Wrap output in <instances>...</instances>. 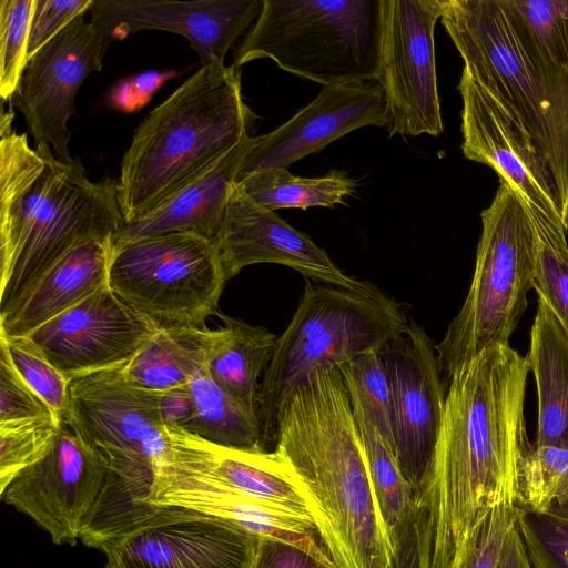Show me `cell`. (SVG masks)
Wrapping results in <instances>:
<instances>
[{
	"instance_id": "cell-1",
	"label": "cell",
	"mask_w": 568,
	"mask_h": 568,
	"mask_svg": "<svg viewBox=\"0 0 568 568\" xmlns=\"http://www.w3.org/2000/svg\"><path fill=\"white\" fill-rule=\"evenodd\" d=\"M528 373L526 356L494 345L449 378L427 490L432 568H452L468 531L490 508L517 505L532 448L525 416Z\"/></svg>"
},
{
	"instance_id": "cell-2",
	"label": "cell",
	"mask_w": 568,
	"mask_h": 568,
	"mask_svg": "<svg viewBox=\"0 0 568 568\" xmlns=\"http://www.w3.org/2000/svg\"><path fill=\"white\" fill-rule=\"evenodd\" d=\"M0 119V320L68 251L91 240H113L124 223L116 180L91 181L79 159L62 162L50 148H32Z\"/></svg>"
},
{
	"instance_id": "cell-3",
	"label": "cell",
	"mask_w": 568,
	"mask_h": 568,
	"mask_svg": "<svg viewBox=\"0 0 568 568\" xmlns=\"http://www.w3.org/2000/svg\"><path fill=\"white\" fill-rule=\"evenodd\" d=\"M274 445L302 485L335 567L386 568L390 538L338 367L291 394L277 414Z\"/></svg>"
},
{
	"instance_id": "cell-4",
	"label": "cell",
	"mask_w": 568,
	"mask_h": 568,
	"mask_svg": "<svg viewBox=\"0 0 568 568\" xmlns=\"http://www.w3.org/2000/svg\"><path fill=\"white\" fill-rule=\"evenodd\" d=\"M255 121L243 100L240 69L221 61L201 65L133 134L116 180L124 222L202 175L250 134Z\"/></svg>"
},
{
	"instance_id": "cell-5",
	"label": "cell",
	"mask_w": 568,
	"mask_h": 568,
	"mask_svg": "<svg viewBox=\"0 0 568 568\" xmlns=\"http://www.w3.org/2000/svg\"><path fill=\"white\" fill-rule=\"evenodd\" d=\"M440 20L464 68L549 165L568 220V72L539 49L507 0H443Z\"/></svg>"
},
{
	"instance_id": "cell-6",
	"label": "cell",
	"mask_w": 568,
	"mask_h": 568,
	"mask_svg": "<svg viewBox=\"0 0 568 568\" xmlns=\"http://www.w3.org/2000/svg\"><path fill=\"white\" fill-rule=\"evenodd\" d=\"M404 306L377 287L361 292L307 281L260 383L257 422L265 450L275 442L277 414L314 374L369 351H381L408 327Z\"/></svg>"
},
{
	"instance_id": "cell-7",
	"label": "cell",
	"mask_w": 568,
	"mask_h": 568,
	"mask_svg": "<svg viewBox=\"0 0 568 568\" xmlns=\"http://www.w3.org/2000/svg\"><path fill=\"white\" fill-rule=\"evenodd\" d=\"M109 473L80 534L105 568H253L261 536L197 511L155 506Z\"/></svg>"
},
{
	"instance_id": "cell-8",
	"label": "cell",
	"mask_w": 568,
	"mask_h": 568,
	"mask_svg": "<svg viewBox=\"0 0 568 568\" xmlns=\"http://www.w3.org/2000/svg\"><path fill=\"white\" fill-rule=\"evenodd\" d=\"M383 0H264L233 65L268 58L323 87L377 80Z\"/></svg>"
},
{
	"instance_id": "cell-9",
	"label": "cell",
	"mask_w": 568,
	"mask_h": 568,
	"mask_svg": "<svg viewBox=\"0 0 568 568\" xmlns=\"http://www.w3.org/2000/svg\"><path fill=\"white\" fill-rule=\"evenodd\" d=\"M480 219L481 234L468 293L436 344L448 379L486 348L509 345L534 288L535 235L519 194L499 179Z\"/></svg>"
},
{
	"instance_id": "cell-10",
	"label": "cell",
	"mask_w": 568,
	"mask_h": 568,
	"mask_svg": "<svg viewBox=\"0 0 568 568\" xmlns=\"http://www.w3.org/2000/svg\"><path fill=\"white\" fill-rule=\"evenodd\" d=\"M225 282L217 245L187 232L114 248L108 277L120 298L160 327L206 326Z\"/></svg>"
},
{
	"instance_id": "cell-11",
	"label": "cell",
	"mask_w": 568,
	"mask_h": 568,
	"mask_svg": "<svg viewBox=\"0 0 568 568\" xmlns=\"http://www.w3.org/2000/svg\"><path fill=\"white\" fill-rule=\"evenodd\" d=\"M162 392L132 383L124 366L69 379L63 419L123 480L150 488L164 448Z\"/></svg>"
},
{
	"instance_id": "cell-12",
	"label": "cell",
	"mask_w": 568,
	"mask_h": 568,
	"mask_svg": "<svg viewBox=\"0 0 568 568\" xmlns=\"http://www.w3.org/2000/svg\"><path fill=\"white\" fill-rule=\"evenodd\" d=\"M443 0H383L381 65L389 136L443 133L434 31Z\"/></svg>"
},
{
	"instance_id": "cell-13",
	"label": "cell",
	"mask_w": 568,
	"mask_h": 568,
	"mask_svg": "<svg viewBox=\"0 0 568 568\" xmlns=\"http://www.w3.org/2000/svg\"><path fill=\"white\" fill-rule=\"evenodd\" d=\"M114 34L93 21L77 17L29 60L13 101L38 149L50 148L55 158L71 162L69 120L77 93L89 74L102 69Z\"/></svg>"
},
{
	"instance_id": "cell-14",
	"label": "cell",
	"mask_w": 568,
	"mask_h": 568,
	"mask_svg": "<svg viewBox=\"0 0 568 568\" xmlns=\"http://www.w3.org/2000/svg\"><path fill=\"white\" fill-rule=\"evenodd\" d=\"M379 353L389 383L394 450L416 501L427 500L446 399L436 344L409 317L407 329Z\"/></svg>"
},
{
	"instance_id": "cell-15",
	"label": "cell",
	"mask_w": 568,
	"mask_h": 568,
	"mask_svg": "<svg viewBox=\"0 0 568 568\" xmlns=\"http://www.w3.org/2000/svg\"><path fill=\"white\" fill-rule=\"evenodd\" d=\"M109 471L62 418L45 455L19 473L0 496L45 530L53 544L74 546Z\"/></svg>"
},
{
	"instance_id": "cell-16",
	"label": "cell",
	"mask_w": 568,
	"mask_h": 568,
	"mask_svg": "<svg viewBox=\"0 0 568 568\" xmlns=\"http://www.w3.org/2000/svg\"><path fill=\"white\" fill-rule=\"evenodd\" d=\"M160 328L106 285L28 337L71 379L126 365Z\"/></svg>"
},
{
	"instance_id": "cell-17",
	"label": "cell",
	"mask_w": 568,
	"mask_h": 568,
	"mask_svg": "<svg viewBox=\"0 0 568 568\" xmlns=\"http://www.w3.org/2000/svg\"><path fill=\"white\" fill-rule=\"evenodd\" d=\"M457 89L462 108V150L470 161L490 166L525 201L568 229L552 172L523 129L463 68Z\"/></svg>"
},
{
	"instance_id": "cell-18",
	"label": "cell",
	"mask_w": 568,
	"mask_h": 568,
	"mask_svg": "<svg viewBox=\"0 0 568 568\" xmlns=\"http://www.w3.org/2000/svg\"><path fill=\"white\" fill-rule=\"evenodd\" d=\"M216 245L226 281L246 266L272 263L323 284L361 292L375 288L346 275L307 234L252 200L239 184L231 194Z\"/></svg>"
},
{
	"instance_id": "cell-19",
	"label": "cell",
	"mask_w": 568,
	"mask_h": 568,
	"mask_svg": "<svg viewBox=\"0 0 568 568\" xmlns=\"http://www.w3.org/2000/svg\"><path fill=\"white\" fill-rule=\"evenodd\" d=\"M371 125H388L381 85L372 81L325 85L288 121L267 134L256 136L236 183L260 171L287 169L347 133Z\"/></svg>"
},
{
	"instance_id": "cell-20",
	"label": "cell",
	"mask_w": 568,
	"mask_h": 568,
	"mask_svg": "<svg viewBox=\"0 0 568 568\" xmlns=\"http://www.w3.org/2000/svg\"><path fill=\"white\" fill-rule=\"evenodd\" d=\"M264 0H93L91 21L116 40L140 30H162L187 39L202 65L224 62L235 40L262 11Z\"/></svg>"
},
{
	"instance_id": "cell-21",
	"label": "cell",
	"mask_w": 568,
	"mask_h": 568,
	"mask_svg": "<svg viewBox=\"0 0 568 568\" xmlns=\"http://www.w3.org/2000/svg\"><path fill=\"white\" fill-rule=\"evenodd\" d=\"M156 460L221 484L276 510L315 523L302 485L275 450L217 445L171 424L165 427L164 448Z\"/></svg>"
},
{
	"instance_id": "cell-22",
	"label": "cell",
	"mask_w": 568,
	"mask_h": 568,
	"mask_svg": "<svg viewBox=\"0 0 568 568\" xmlns=\"http://www.w3.org/2000/svg\"><path fill=\"white\" fill-rule=\"evenodd\" d=\"M139 499L155 506L180 507L235 523L261 537L298 545L334 565L315 523L271 508L168 463H154L149 493Z\"/></svg>"
},
{
	"instance_id": "cell-23",
	"label": "cell",
	"mask_w": 568,
	"mask_h": 568,
	"mask_svg": "<svg viewBox=\"0 0 568 568\" xmlns=\"http://www.w3.org/2000/svg\"><path fill=\"white\" fill-rule=\"evenodd\" d=\"M256 136H244L209 170L143 216L124 222L114 248L168 233H194L216 244L241 168Z\"/></svg>"
},
{
	"instance_id": "cell-24",
	"label": "cell",
	"mask_w": 568,
	"mask_h": 568,
	"mask_svg": "<svg viewBox=\"0 0 568 568\" xmlns=\"http://www.w3.org/2000/svg\"><path fill=\"white\" fill-rule=\"evenodd\" d=\"M113 240L83 241L60 257L22 302L0 320L6 337L28 336L108 285Z\"/></svg>"
},
{
	"instance_id": "cell-25",
	"label": "cell",
	"mask_w": 568,
	"mask_h": 568,
	"mask_svg": "<svg viewBox=\"0 0 568 568\" xmlns=\"http://www.w3.org/2000/svg\"><path fill=\"white\" fill-rule=\"evenodd\" d=\"M526 358L538 402L534 445L568 448V335L540 298Z\"/></svg>"
},
{
	"instance_id": "cell-26",
	"label": "cell",
	"mask_w": 568,
	"mask_h": 568,
	"mask_svg": "<svg viewBox=\"0 0 568 568\" xmlns=\"http://www.w3.org/2000/svg\"><path fill=\"white\" fill-rule=\"evenodd\" d=\"M222 335V327H161L153 339L124 365V373L135 385L155 392L185 387L207 367Z\"/></svg>"
},
{
	"instance_id": "cell-27",
	"label": "cell",
	"mask_w": 568,
	"mask_h": 568,
	"mask_svg": "<svg viewBox=\"0 0 568 568\" xmlns=\"http://www.w3.org/2000/svg\"><path fill=\"white\" fill-rule=\"evenodd\" d=\"M220 317L223 335L210 357L207 372L232 402L257 422L258 378L272 358L277 336L240 318L223 314Z\"/></svg>"
},
{
	"instance_id": "cell-28",
	"label": "cell",
	"mask_w": 568,
	"mask_h": 568,
	"mask_svg": "<svg viewBox=\"0 0 568 568\" xmlns=\"http://www.w3.org/2000/svg\"><path fill=\"white\" fill-rule=\"evenodd\" d=\"M191 413L180 425L211 443L265 450L258 423L243 413L210 376L207 368L187 385Z\"/></svg>"
},
{
	"instance_id": "cell-29",
	"label": "cell",
	"mask_w": 568,
	"mask_h": 568,
	"mask_svg": "<svg viewBox=\"0 0 568 568\" xmlns=\"http://www.w3.org/2000/svg\"><path fill=\"white\" fill-rule=\"evenodd\" d=\"M236 184L252 200L271 211L333 207L345 204V200L356 191V182L336 170L320 178H303L293 175L284 168L270 169L250 174Z\"/></svg>"
},
{
	"instance_id": "cell-30",
	"label": "cell",
	"mask_w": 568,
	"mask_h": 568,
	"mask_svg": "<svg viewBox=\"0 0 568 568\" xmlns=\"http://www.w3.org/2000/svg\"><path fill=\"white\" fill-rule=\"evenodd\" d=\"M521 200L535 235L534 288L568 335V229Z\"/></svg>"
},
{
	"instance_id": "cell-31",
	"label": "cell",
	"mask_w": 568,
	"mask_h": 568,
	"mask_svg": "<svg viewBox=\"0 0 568 568\" xmlns=\"http://www.w3.org/2000/svg\"><path fill=\"white\" fill-rule=\"evenodd\" d=\"M353 415L379 513L389 535L418 501L402 473L393 446L364 415L355 410Z\"/></svg>"
},
{
	"instance_id": "cell-32",
	"label": "cell",
	"mask_w": 568,
	"mask_h": 568,
	"mask_svg": "<svg viewBox=\"0 0 568 568\" xmlns=\"http://www.w3.org/2000/svg\"><path fill=\"white\" fill-rule=\"evenodd\" d=\"M352 409L373 423L394 448L390 390L379 351H369L338 366Z\"/></svg>"
},
{
	"instance_id": "cell-33",
	"label": "cell",
	"mask_w": 568,
	"mask_h": 568,
	"mask_svg": "<svg viewBox=\"0 0 568 568\" xmlns=\"http://www.w3.org/2000/svg\"><path fill=\"white\" fill-rule=\"evenodd\" d=\"M567 498L568 448L532 444L521 468L516 506L544 515Z\"/></svg>"
},
{
	"instance_id": "cell-34",
	"label": "cell",
	"mask_w": 568,
	"mask_h": 568,
	"mask_svg": "<svg viewBox=\"0 0 568 568\" xmlns=\"http://www.w3.org/2000/svg\"><path fill=\"white\" fill-rule=\"evenodd\" d=\"M61 420L50 417L0 425V494L19 473L45 455Z\"/></svg>"
},
{
	"instance_id": "cell-35",
	"label": "cell",
	"mask_w": 568,
	"mask_h": 568,
	"mask_svg": "<svg viewBox=\"0 0 568 568\" xmlns=\"http://www.w3.org/2000/svg\"><path fill=\"white\" fill-rule=\"evenodd\" d=\"M36 0L0 1V97L13 98L28 63L30 26Z\"/></svg>"
},
{
	"instance_id": "cell-36",
	"label": "cell",
	"mask_w": 568,
	"mask_h": 568,
	"mask_svg": "<svg viewBox=\"0 0 568 568\" xmlns=\"http://www.w3.org/2000/svg\"><path fill=\"white\" fill-rule=\"evenodd\" d=\"M539 49L568 72V0H507Z\"/></svg>"
},
{
	"instance_id": "cell-37",
	"label": "cell",
	"mask_w": 568,
	"mask_h": 568,
	"mask_svg": "<svg viewBox=\"0 0 568 568\" xmlns=\"http://www.w3.org/2000/svg\"><path fill=\"white\" fill-rule=\"evenodd\" d=\"M12 364L26 383L47 403L51 410L63 418L69 379L44 356L28 337H6L0 334Z\"/></svg>"
},
{
	"instance_id": "cell-38",
	"label": "cell",
	"mask_w": 568,
	"mask_h": 568,
	"mask_svg": "<svg viewBox=\"0 0 568 568\" xmlns=\"http://www.w3.org/2000/svg\"><path fill=\"white\" fill-rule=\"evenodd\" d=\"M516 506L499 505L485 513L468 531L452 568H498Z\"/></svg>"
},
{
	"instance_id": "cell-39",
	"label": "cell",
	"mask_w": 568,
	"mask_h": 568,
	"mask_svg": "<svg viewBox=\"0 0 568 568\" xmlns=\"http://www.w3.org/2000/svg\"><path fill=\"white\" fill-rule=\"evenodd\" d=\"M516 525L534 568H568V521L516 506Z\"/></svg>"
},
{
	"instance_id": "cell-40",
	"label": "cell",
	"mask_w": 568,
	"mask_h": 568,
	"mask_svg": "<svg viewBox=\"0 0 568 568\" xmlns=\"http://www.w3.org/2000/svg\"><path fill=\"white\" fill-rule=\"evenodd\" d=\"M389 538L392 551L386 568H432L433 523L428 501H418Z\"/></svg>"
},
{
	"instance_id": "cell-41",
	"label": "cell",
	"mask_w": 568,
	"mask_h": 568,
	"mask_svg": "<svg viewBox=\"0 0 568 568\" xmlns=\"http://www.w3.org/2000/svg\"><path fill=\"white\" fill-rule=\"evenodd\" d=\"M50 417L58 416L21 377L0 341V425Z\"/></svg>"
},
{
	"instance_id": "cell-42",
	"label": "cell",
	"mask_w": 568,
	"mask_h": 568,
	"mask_svg": "<svg viewBox=\"0 0 568 568\" xmlns=\"http://www.w3.org/2000/svg\"><path fill=\"white\" fill-rule=\"evenodd\" d=\"M92 3L93 0H36L28 60L71 21L90 10Z\"/></svg>"
},
{
	"instance_id": "cell-43",
	"label": "cell",
	"mask_w": 568,
	"mask_h": 568,
	"mask_svg": "<svg viewBox=\"0 0 568 568\" xmlns=\"http://www.w3.org/2000/svg\"><path fill=\"white\" fill-rule=\"evenodd\" d=\"M253 568H336L305 548L275 538L262 537Z\"/></svg>"
},
{
	"instance_id": "cell-44",
	"label": "cell",
	"mask_w": 568,
	"mask_h": 568,
	"mask_svg": "<svg viewBox=\"0 0 568 568\" xmlns=\"http://www.w3.org/2000/svg\"><path fill=\"white\" fill-rule=\"evenodd\" d=\"M162 410L166 425H181L191 413V397L186 386L164 392Z\"/></svg>"
},
{
	"instance_id": "cell-45",
	"label": "cell",
	"mask_w": 568,
	"mask_h": 568,
	"mask_svg": "<svg viewBox=\"0 0 568 568\" xmlns=\"http://www.w3.org/2000/svg\"><path fill=\"white\" fill-rule=\"evenodd\" d=\"M498 568H534L516 521L508 531Z\"/></svg>"
},
{
	"instance_id": "cell-46",
	"label": "cell",
	"mask_w": 568,
	"mask_h": 568,
	"mask_svg": "<svg viewBox=\"0 0 568 568\" xmlns=\"http://www.w3.org/2000/svg\"><path fill=\"white\" fill-rule=\"evenodd\" d=\"M548 514L568 521V498L562 504L552 507Z\"/></svg>"
}]
</instances>
